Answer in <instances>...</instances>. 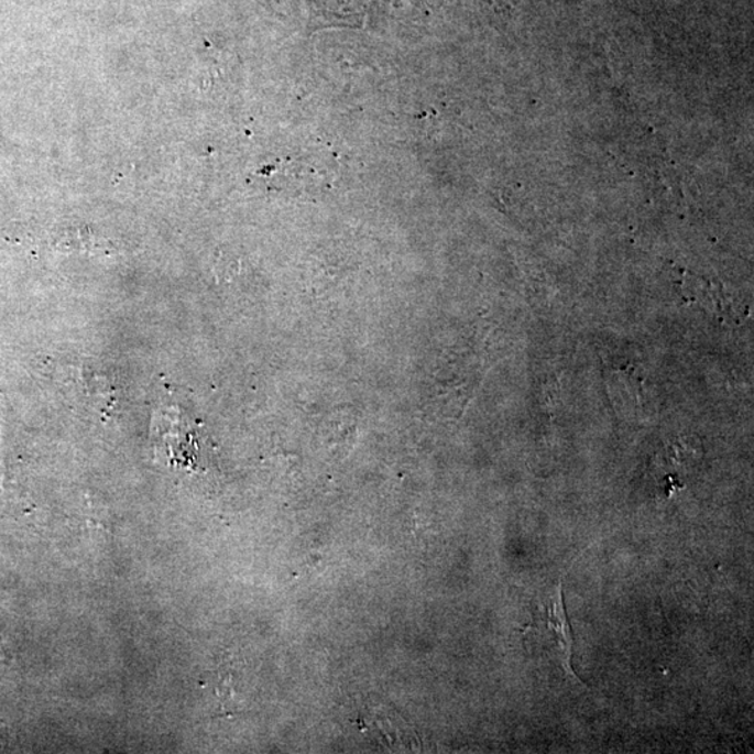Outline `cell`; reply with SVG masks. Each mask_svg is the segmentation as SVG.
<instances>
[{
	"instance_id": "cell-1",
	"label": "cell",
	"mask_w": 754,
	"mask_h": 754,
	"mask_svg": "<svg viewBox=\"0 0 754 754\" xmlns=\"http://www.w3.org/2000/svg\"><path fill=\"white\" fill-rule=\"evenodd\" d=\"M525 631H535L548 640V646L554 647L550 655L559 658L561 668L573 674L571 659H573V636L566 615L561 586L556 587L549 602L544 603L543 610L535 616V622Z\"/></svg>"
}]
</instances>
